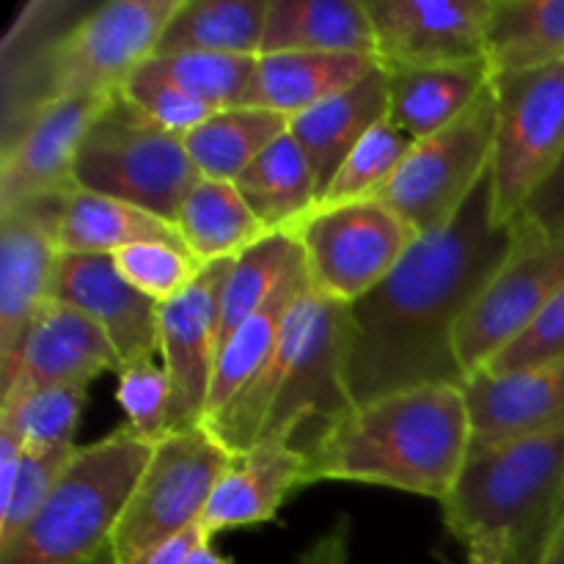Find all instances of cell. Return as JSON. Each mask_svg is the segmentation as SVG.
I'll return each mask as SVG.
<instances>
[{
  "instance_id": "6da1fadb",
  "label": "cell",
  "mask_w": 564,
  "mask_h": 564,
  "mask_svg": "<svg viewBox=\"0 0 564 564\" xmlns=\"http://www.w3.org/2000/svg\"><path fill=\"white\" fill-rule=\"evenodd\" d=\"M512 246L516 226L494 220V193L485 176L446 229L419 237L372 292L347 306L352 405L416 386L466 383L457 328Z\"/></svg>"
},
{
  "instance_id": "7a4b0ae2",
  "label": "cell",
  "mask_w": 564,
  "mask_h": 564,
  "mask_svg": "<svg viewBox=\"0 0 564 564\" xmlns=\"http://www.w3.org/2000/svg\"><path fill=\"white\" fill-rule=\"evenodd\" d=\"M182 0H108L97 6L31 3L0 44V138L47 105L119 94L154 58Z\"/></svg>"
},
{
  "instance_id": "3957f363",
  "label": "cell",
  "mask_w": 564,
  "mask_h": 564,
  "mask_svg": "<svg viewBox=\"0 0 564 564\" xmlns=\"http://www.w3.org/2000/svg\"><path fill=\"white\" fill-rule=\"evenodd\" d=\"M303 452L306 485H380L444 501L471 452L463 386H416L352 405Z\"/></svg>"
},
{
  "instance_id": "277c9868",
  "label": "cell",
  "mask_w": 564,
  "mask_h": 564,
  "mask_svg": "<svg viewBox=\"0 0 564 564\" xmlns=\"http://www.w3.org/2000/svg\"><path fill=\"white\" fill-rule=\"evenodd\" d=\"M441 510L460 543L488 540L505 564H543L564 527V424L468 452Z\"/></svg>"
},
{
  "instance_id": "5b68a950",
  "label": "cell",
  "mask_w": 564,
  "mask_h": 564,
  "mask_svg": "<svg viewBox=\"0 0 564 564\" xmlns=\"http://www.w3.org/2000/svg\"><path fill=\"white\" fill-rule=\"evenodd\" d=\"M152 452L130 424L77 446L42 512L0 551V564H88L108 554Z\"/></svg>"
},
{
  "instance_id": "8992f818",
  "label": "cell",
  "mask_w": 564,
  "mask_h": 564,
  "mask_svg": "<svg viewBox=\"0 0 564 564\" xmlns=\"http://www.w3.org/2000/svg\"><path fill=\"white\" fill-rule=\"evenodd\" d=\"M198 180L185 141L149 121L124 91L110 97L75 160V187L147 209L171 226Z\"/></svg>"
},
{
  "instance_id": "52a82bcc",
  "label": "cell",
  "mask_w": 564,
  "mask_h": 564,
  "mask_svg": "<svg viewBox=\"0 0 564 564\" xmlns=\"http://www.w3.org/2000/svg\"><path fill=\"white\" fill-rule=\"evenodd\" d=\"M496 138L490 158L494 220L512 226L564 158V61L490 77Z\"/></svg>"
},
{
  "instance_id": "ba28073f",
  "label": "cell",
  "mask_w": 564,
  "mask_h": 564,
  "mask_svg": "<svg viewBox=\"0 0 564 564\" xmlns=\"http://www.w3.org/2000/svg\"><path fill=\"white\" fill-rule=\"evenodd\" d=\"M231 457L204 427L165 435L154 446L110 540L113 564H135L165 540L198 527Z\"/></svg>"
},
{
  "instance_id": "9c48e42d",
  "label": "cell",
  "mask_w": 564,
  "mask_h": 564,
  "mask_svg": "<svg viewBox=\"0 0 564 564\" xmlns=\"http://www.w3.org/2000/svg\"><path fill=\"white\" fill-rule=\"evenodd\" d=\"M496 138L494 86L435 135L413 143L378 202L394 209L419 237L446 229L490 171Z\"/></svg>"
},
{
  "instance_id": "30bf717a",
  "label": "cell",
  "mask_w": 564,
  "mask_h": 564,
  "mask_svg": "<svg viewBox=\"0 0 564 564\" xmlns=\"http://www.w3.org/2000/svg\"><path fill=\"white\" fill-rule=\"evenodd\" d=\"M290 361L259 441L292 444L303 427L317 433L352 408L347 389L350 317L347 303H336L308 286L290 312ZM312 438V441H314ZM257 441V444H259ZM295 446V444H292Z\"/></svg>"
},
{
  "instance_id": "8fae6325",
  "label": "cell",
  "mask_w": 564,
  "mask_h": 564,
  "mask_svg": "<svg viewBox=\"0 0 564 564\" xmlns=\"http://www.w3.org/2000/svg\"><path fill=\"white\" fill-rule=\"evenodd\" d=\"M512 226L516 246L457 328V361L466 378L512 345L564 290V229L549 231L529 220Z\"/></svg>"
},
{
  "instance_id": "7c38bea8",
  "label": "cell",
  "mask_w": 564,
  "mask_h": 564,
  "mask_svg": "<svg viewBox=\"0 0 564 564\" xmlns=\"http://www.w3.org/2000/svg\"><path fill=\"white\" fill-rule=\"evenodd\" d=\"M295 237L314 290L347 306L372 292L419 240L378 198L317 209Z\"/></svg>"
},
{
  "instance_id": "4fadbf2b",
  "label": "cell",
  "mask_w": 564,
  "mask_h": 564,
  "mask_svg": "<svg viewBox=\"0 0 564 564\" xmlns=\"http://www.w3.org/2000/svg\"><path fill=\"white\" fill-rule=\"evenodd\" d=\"M367 11L386 72L485 61L494 0H367Z\"/></svg>"
},
{
  "instance_id": "5bb4252c",
  "label": "cell",
  "mask_w": 564,
  "mask_h": 564,
  "mask_svg": "<svg viewBox=\"0 0 564 564\" xmlns=\"http://www.w3.org/2000/svg\"><path fill=\"white\" fill-rule=\"evenodd\" d=\"M235 259L204 264L176 297L160 303V356L171 383V433L202 427L220 352V297Z\"/></svg>"
},
{
  "instance_id": "9a60e30c",
  "label": "cell",
  "mask_w": 564,
  "mask_h": 564,
  "mask_svg": "<svg viewBox=\"0 0 564 564\" xmlns=\"http://www.w3.org/2000/svg\"><path fill=\"white\" fill-rule=\"evenodd\" d=\"M64 196L0 209V364L14 358L33 319L53 301L64 257L58 240Z\"/></svg>"
},
{
  "instance_id": "2e32d148",
  "label": "cell",
  "mask_w": 564,
  "mask_h": 564,
  "mask_svg": "<svg viewBox=\"0 0 564 564\" xmlns=\"http://www.w3.org/2000/svg\"><path fill=\"white\" fill-rule=\"evenodd\" d=\"M110 97L61 99L0 138V209L64 196L75 187L80 143Z\"/></svg>"
},
{
  "instance_id": "e0dca14e",
  "label": "cell",
  "mask_w": 564,
  "mask_h": 564,
  "mask_svg": "<svg viewBox=\"0 0 564 564\" xmlns=\"http://www.w3.org/2000/svg\"><path fill=\"white\" fill-rule=\"evenodd\" d=\"M121 361L105 330L75 306L50 301L14 358L0 364V402L47 386H88Z\"/></svg>"
},
{
  "instance_id": "ac0fdd59",
  "label": "cell",
  "mask_w": 564,
  "mask_h": 564,
  "mask_svg": "<svg viewBox=\"0 0 564 564\" xmlns=\"http://www.w3.org/2000/svg\"><path fill=\"white\" fill-rule=\"evenodd\" d=\"M53 301L91 317L116 347L121 367L160 352V303L135 290L119 273L113 257L64 253Z\"/></svg>"
},
{
  "instance_id": "d6986e66",
  "label": "cell",
  "mask_w": 564,
  "mask_h": 564,
  "mask_svg": "<svg viewBox=\"0 0 564 564\" xmlns=\"http://www.w3.org/2000/svg\"><path fill=\"white\" fill-rule=\"evenodd\" d=\"M471 452L564 424V358L516 372L468 375L463 383Z\"/></svg>"
},
{
  "instance_id": "ffe728a7",
  "label": "cell",
  "mask_w": 564,
  "mask_h": 564,
  "mask_svg": "<svg viewBox=\"0 0 564 564\" xmlns=\"http://www.w3.org/2000/svg\"><path fill=\"white\" fill-rule=\"evenodd\" d=\"M297 488H306V452L284 441H259L231 457L204 510V532L215 538L275 521L286 496Z\"/></svg>"
},
{
  "instance_id": "44dd1931",
  "label": "cell",
  "mask_w": 564,
  "mask_h": 564,
  "mask_svg": "<svg viewBox=\"0 0 564 564\" xmlns=\"http://www.w3.org/2000/svg\"><path fill=\"white\" fill-rule=\"evenodd\" d=\"M386 119H389V72L383 66H375L350 88L290 119V135L312 165L319 198L325 196L336 171L361 143V138Z\"/></svg>"
},
{
  "instance_id": "7402d4cb",
  "label": "cell",
  "mask_w": 564,
  "mask_h": 564,
  "mask_svg": "<svg viewBox=\"0 0 564 564\" xmlns=\"http://www.w3.org/2000/svg\"><path fill=\"white\" fill-rule=\"evenodd\" d=\"M378 66L372 55L350 53H273L259 55L242 105L286 119L345 91Z\"/></svg>"
},
{
  "instance_id": "603a6c76",
  "label": "cell",
  "mask_w": 564,
  "mask_h": 564,
  "mask_svg": "<svg viewBox=\"0 0 564 564\" xmlns=\"http://www.w3.org/2000/svg\"><path fill=\"white\" fill-rule=\"evenodd\" d=\"M372 55L375 31L367 0H270L262 53Z\"/></svg>"
},
{
  "instance_id": "cb8c5ba5",
  "label": "cell",
  "mask_w": 564,
  "mask_h": 564,
  "mask_svg": "<svg viewBox=\"0 0 564 564\" xmlns=\"http://www.w3.org/2000/svg\"><path fill=\"white\" fill-rule=\"evenodd\" d=\"M308 286H312V279H308L306 259L301 257L292 264L290 273L281 279V284L275 286L273 295L264 301V306L259 308L253 317H248L246 323L226 339V345L220 347L218 352V361H215L213 386H209L207 411H204L202 424L213 422V419L218 416L240 391H246L248 386L259 378V372L268 367L292 306H295L297 297H301Z\"/></svg>"
},
{
  "instance_id": "d4e9b609",
  "label": "cell",
  "mask_w": 564,
  "mask_h": 564,
  "mask_svg": "<svg viewBox=\"0 0 564 564\" xmlns=\"http://www.w3.org/2000/svg\"><path fill=\"white\" fill-rule=\"evenodd\" d=\"M490 86L485 61L463 66L389 72V121L422 141L455 124Z\"/></svg>"
},
{
  "instance_id": "484cf974",
  "label": "cell",
  "mask_w": 564,
  "mask_h": 564,
  "mask_svg": "<svg viewBox=\"0 0 564 564\" xmlns=\"http://www.w3.org/2000/svg\"><path fill=\"white\" fill-rule=\"evenodd\" d=\"M58 240L64 253H88V257H113L141 242L185 248L180 231L169 220L119 198L99 196L80 187H72L61 202Z\"/></svg>"
},
{
  "instance_id": "4316f807",
  "label": "cell",
  "mask_w": 564,
  "mask_h": 564,
  "mask_svg": "<svg viewBox=\"0 0 564 564\" xmlns=\"http://www.w3.org/2000/svg\"><path fill=\"white\" fill-rule=\"evenodd\" d=\"M235 185L268 235H295L319 207L314 171L290 132L270 143Z\"/></svg>"
},
{
  "instance_id": "83f0119b",
  "label": "cell",
  "mask_w": 564,
  "mask_h": 564,
  "mask_svg": "<svg viewBox=\"0 0 564 564\" xmlns=\"http://www.w3.org/2000/svg\"><path fill=\"white\" fill-rule=\"evenodd\" d=\"M174 229L198 264L237 259L268 237L235 182L198 180L182 202Z\"/></svg>"
},
{
  "instance_id": "f1b7e54d",
  "label": "cell",
  "mask_w": 564,
  "mask_h": 564,
  "mask_svg": "<svg viewBox=\"0 0 564 564\" xmlns=\"http://www.w3.org/2000/svg\"><path fill=\"white\" fill-rule=\"evenodd\" d=\"M485 61L490 77L562 64L564 0H494Z\"/></svg>"
},
{
  "instance_id": "f546056e",
  "label": "cell",
  "mask_w": 564,
  "mask_h": 564,
  "mask_svg": "<svg viewBox=\"0 0 564 564\" xmlns=\"http://www.w3.org/2000/svg\"><path fill=\"white\" fill-rule=\"evenodd\" d=\"M270 0H182L154 55L262 53Z\"/></svg>"
},
{
  "instance_id": "4dcf8cb0",
  "label": "cell",
  "mask_w": 564,
  "mask_h": 564,
  "mask_svg": "<svg viewBox=\"0 0 564 564\" xmlns=\"http://www.w3.org/2000/svg\"><path fill=\"white\" fill-rule=\"evenodd\" d=\"M286 132V116L240 105L209 113L182 141L202 180L237 182V176Z\"/></svg>"
},
{
  "instance_id": "1f68e13d",
  "label": "cell",
  "mask_w": 564,
  "mask_h": 564,
  "mask_svg": "<svg viewBox=\"0 0 564 564\" xmlns=\"http://www.w3.org/2000/svg\"><path fill=\"white\" fill-rule=\"evenodd\" d=\"M301 257L303 248L295 235H268L231 262L220 297V347L264 306Z\"/></svg>"
},
{
  "instance_id": "d6a6232c",
  "label": "cell",
  "mask_w": 564,
  "mask_h": 564,
  "mask_svg": "<svg viewBox=\"0 0 564 564\" xmlns=\"http://www.w3.org/2000/svg\"><path fill=\"white\" fill-rule=\"evenodd\" d=\"M257 58L253 55H213V53H176L154 55L141 72L171 83L187 97L198 99L209 110L240 108L251 86Z\"/></svg>"
},
{
  "instance_id": "836d02e7",
  "label": "cell",
  "mask_w": 564,
  "mask_h": 564,
  "mask_svg": "<svg viewBox=\"0 0 564 564\" xmlns=\"http://www.w3.org/2000/svg\"><path fill=\"white\" fill-rule=\"evenodd\" d=\"M88 400V386H47L0 402V427L11 430L25 449L77 446L75 433Z\"/></svg>"
},
{
  "instance_id": "e575fe53",
  "label": "cell",
  "mask_w": 564,
  "mask_h": 564,
  "mask_svg": "<svg viewBox=\"0 0 564 564\" xmlns=\"http://www.w3.org/2000/svg\"><path fill=\"white\" fill-rule=\"evenodd\" d=\"M413 143L416 141L397 124H391L389 119L380 121L378 127H372L361 138V143L352 149L350 158L336 171L334 182L328 185L325 196L319 198L317 209L378 198L380 191L394 180L400 165L405 163Z\"/></svg>"
},
{
  "instance_id": "d590c367",
  "label": "cell",
  "mask_w": 564,
  "mask_h": 564,
  "mask_svg": "<svg viewBox=\"0 0 564 564\" xmlns=\"http://www.w3.org/2000/svg\"><path fill=\"white\" fill-rule=\"evenodd\" d=\"M77 446L64 449H22L20 474L11 488V496L0 507V551L14 543L33 518L42 512L47 499L53 496L55 485L61 482L64 471L69 468Z\"/></svg>"
},
{
  "instance_id": "8d00e7d4",
  "label": "cell",
  "mask_w": 564,
  "mask_h": 564,
  "mask_svg": "<svg viewBox=\"0 0 564 564\" xmlns=\"http://www.w3.org/2000/svg\"><path fill=\"white\" fill-rule=\"evenodd\" d=\"M119 386H116V400L124 411L127 424L138 438L158 446L165 435H171V383L163 367L149 361L124 364L119 369Z\"/></svg>"
},
{
  "instance_id": "74e56055",
  "label": "cell",
  "mask_w": 564,
  "mask_h": 564,
  "mask_svg": "<svg viewBox=\"0 0 564 564\" xmlns=\"http://www.w3.org/2000/svg\"><path fill=\"white\" fill-rule=\"evenodd\" d=\"M113 262L135 290L158 303L180 295L204 268L185 248L165 246V242H141V246L124 248L113 253Z\"/></svg>"
},
{
  "instance_id": "f35d334b",
  "label": "cell",
  "mask_w": 564,
  "mask_h": 564,
  "mask_svg": "<svg viewBox=\"0 0 564 564\" xmlns=\"http://www.w3.org/2000/svg\"><path fill=\"white\" fill-rule=\"evenodd\" d=\"M124 97L147 116L149 121H154L158 127H163L171 135L185 138L187 132L196 130L204 119H207L213 110L207 105H202L198 99L187 97L185 91H180L171 83L160 80V77L147 75V72L138 69L130 77L124 88Z\"/></svg>"
},
{
  "instance_id": "ab89813d",
  "label": "cell",
  "mask_w": 564,
  "mask_h": 564,
  "mask_svg": "<svg viewBox=\"0 0 564 564\" xmlns=\"http://www.w3.org/2000/svg\"><path fill=\"white\" fill-rule=\"evenodd\" d=\"M564 358V290L512 345L496 352L479 372L505 375Z\"/></svg>"
},
{
  "instance_id": "60d3db41",
  "label": "cell",
  "mask_w": 564,
  "mask_h": 564,
  "mask_svg": "<svg viewBox=\"0 0 564 564\" xmlns=\"http://www.w3.org/2000/svg\"><path fill=\"white\" fill-rule=\"evenodd\" d=\"M518 220H529L532 226L549 231L564 229V158L554 169V174L543 182V187L534 193Z\"/></svg>"
},
{
  "instance_id": "b9f144b4",
  "label": "cell",
  "mask_w": 564,
  "mask_h": 564,
  "mask_svg": "<svg viewBox=\"0 0 564 564\" xmlns=\"http://www.w3.org/2000/svg\"><path fill=\"white\" fill-rule=\"evenodd\" d=\"M350 534L352 527L347 518H339L336 527L319 534L312 545L301 554L297 564H350Z\"/></svg>"
},
{
  "instance_id": "7bdbcfd3",
  "label": "cell",
  "mask_w": 564,
  "mask_h": 564,
  "mask_svg": "<svg viewBox=\"0 0 564 564\" xmlns=\"http://www.w3.org/2000/svg\"><path fill=\"white\" fill-rule=\"evenodd\" d=\"M204 543H213V538H209V534L204 532L202 523H198V527H193V529H187V532L176 534V538L165 540L163 545H158L154 551H149V554L141 556L135 564H187L191 562V556L196 554Z\"/></svg>"
},
{
  "instance_id": "ee69618b",
  "label": "cell",
  "mask_w": 564,
  "mask_h": 564,
  "mask_svg": "<svg viewBox=\"0 0 564 564\" xmlns=\"http://www.w3.org/2000/svg\"><path fill=\"white\" fill-rule=\"evenodd\" d=\"M468 564H505V551L488 540H477V543L466 545Z\"/></svg>"
},
{
  "instance_id": "f6af8a7d",
  "label": "cell",
  "mask_w": 564,
  "mask_h": 564,
  "mask_svg": "<svg viewBox=\"0 0 564 564\" xmlns=\"http://www.w3.org/2000/svg\"><path fill=\"white\" fill-rule=\"evenodd\" d=\"M187 564H235V562L226 560L224 554H218V551L213 549V543H204L202 549L191 556V562Z\"/></svg>"
},
{
  "instance_id": "bcb514c9",
  "label": "cell",
  "mask_w": 564,
  "mask_h": 564,
  "mask_svg": "<svg viewBox=\"0 0 564 564\" xmlns=\"http://www.w3.org/2000/svg\"><path fill=\"white\" fill-rule=\"evenodd\" d=\"M543 564H564V527H562V532L556 534L554 545H551L549 556H545Z\"/></svg>"
},
{
  "instance_id": "7dc6e473",
  "label": "cell",
  "mask_w": 564,
  "mask_h": 564,
  "mask_svg": "<svg viewBox=\"0 0 564 564\" xmlns=\"http://www.w3.org/2000/svg\"><path fill=\"white\" fill-rule=\"evenodd\" d=\"M88 564H113V556H110V551H108V554H102V556H99V560H94V562H88Z\"/></svg>"
}]
</instances>
